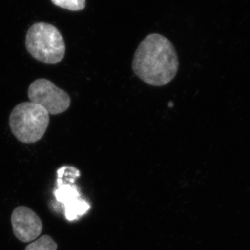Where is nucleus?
I'll return each instance as SVG.
<instances>
[{"label":"nucleus","instance_id":"f257e3e1","mask_svg":"<svg viewBox=\"0 0 250 250\" xmlns=\"http://www.w3.org/2000/svg\"><path fill=\"white\" fill-rule=\"evenodd\" d=\"M179 65L173 44L165 36L154 33L146 36L136 49L132 70L147 84L164 86L177 75Z\"/></svg>","mask_w":250,"mask_h":250},{"label":"nucleus","instance_id":"f03ea898","mask_svg":"<svg viewBox=\"0 0 250 250\" xmlns=\"http://www.w3.org/2000/svg\"><path fill=\"white\" fill-rule=\"evenodd\" d=\"M25 45L28 52L43 63H59L65 57L63 37L57 27L48 23L33 24L27 31Z\"/></svg>","mask_w":250,"mask_h":250},{"label":"nucleus","instance_id":"7ed1b4c3","mask_svg":"<svg viewBox=\"0 0 250 250\" xmlns=\"http://www.w3.org/2000/svg\"><path fill=\"white\" fill-rule=\"evenodd\" d=\"M49 124V114L45 108L27 102L15 106L9 116V126L15 137L23 143L40 141Z\"/></svg>","mask_w":250,"mask_h":250},{"label":"nucleus","instance_id":"20e7f679","mask_svg":"<svg viewBox=\"0 0 250 250\" xmlns=\"http://www.w3.org/2000/svg\"><path fill=\"white\" fill-rule=\"evenodd\" d=\"M31 103L45 108L50 115H58L70 107L71 99L65 90L47 79H38L28 88Z\"/></svg>","mask_w":250,"mask_h":250},{"label":"nucleus","instance_id":"39448f33","mask_svg":"<svg viewBox=\"0 0 250 250\" xmlns=\"http://www.w3.org/2000/svg\"><path fill=\"white\" fill-rule=\"evenodd\" d=\"M11 220L15 236L23 243L34 241L42 233L43 225L40 217L27 207H16Z\"/></svg>","mask_w":250,"mask_h":250},{"label":"nucleus","instance_id":"423d86ee","mask_svg":"<svg viewBox=\"0 0 250 250\" xmlns=\"http://www.w3.org/2000/svg\"><path fill=\"white\" fill-rule=\"evenodd\" d=\"M58 184V190H56L54 194L59 202H62L64 205L70 203V202L80 198V195L79 193L77 188L70 184H63L62 179L58 177L57 180Z\"/></svg>","mask_w":250,"mask_h":250},{"label":"nucleus","instance_id":"0eeeda50","mask_svg":"<svg viewBox=\"0 0 250 250\" xmlns=\"http://www.w3.org/2000/svg\"><path fill=\"white\" fill-rule=\"evenodd\" d=\"M89 208V204L80 197L65 205V216L67 220H75L84 215Z\"/></svg>","mask_w":250,"mask_h":250},{"label":"nucleus","instance_id":"6e6552de","mask_svg":"<svg viewBox=\"0 0 250 250\" xmlns=\"http://www.w3.org/2000/svg\"><path fill=\"white\" fill-rule=\"evenodd\" d=\"M58 245L49 235H43L26 247L24 250H57Z\"/></svg>","mask_w":250,"mask_h":250},{"label":"nucleus","instance_id":"1a4fd4ad","mask_svg":"<svg viewBox=\"0 0 250 250\" xmlns=\"http://www.w3.org/2000/svg\"><path fill=\"white\" fill-rule=\"evenodd\" d=\"M56 6L70 11H80L85 7V0H52Z\"/></svg>","mask_w":250,"mask_h":250}]
</instances>
